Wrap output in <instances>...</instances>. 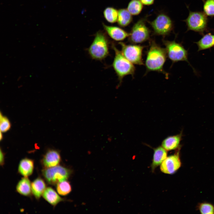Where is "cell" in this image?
Listing matches in <instances>:
<instances>
[{"instance_id":"ba28073f","label":"cell","mask_w":214,"mask_h":214,"mask_svg":"<svg viewBox=\"0 0 214 214\" xmlns=\"http://www.w3.org/2000/svg\"><path fill=\"white\" fill-rule=\"evenodd\" d=\"M119 43L121 47V52L127 59L133 64H143L142 54L144 46L127 45L121 42Z\"/></svg>"},{"instance_id":"83f0119b","label":"cell","mask_w":214,"mask_h":214,"mask_svg":"<svg viewBox=\"0 0 214 214\" xmlns=\"http://www.w3.org/2000/svg\"><path fill=\"white\" fill-rule=\"evenodd\" d=\"M4 154L1 149L0 154V164L1 166H3L4 164Z\"/></svg>"},{"instance_id":"4316f807","label":"cell","mask_w":214,"mask_h":214,"mask_svg":"<svg viewBox=\"0 0 214 214\" xmlns=\"http://www.w3.org/2000/svg\"><path fill=\"white\" fill-rule=\"evenodd\" d=\"M142 3L144 5H150L152 4L155 0H140Z\"/></svg>"},{"instance_id":"4fadbf2b","label":"cell","mask_w":214,"mask_h":214,"mask_svg":"<svg viewBox=\"0 0 214 214\" xmlns=\"http://www.w3.org/2000/svg\"><path fill=\"white\" fill-rule=\"evenodd\" d=\"M167 151L162 146H159L154 150V154L151 167L152 171L160 165L167 157Z\"/></svg>"},{"instance_id":"e0dca14e","label":"cell","mask_w":214,"mask_h":214,"mask_svg":"<svg viewBox=\"0 0 214 214\" xmlns=\"http://www.w3.org/2000/svg\"><path fill=\"white\" fill-rule=\"evenodd\" d=\"M32 192L37 199H39L45 190L46 185L44 180L40 177L35 179L31 183Z\"/></svg>"},{"instance_id":"9c48e42d","label":"cell","mask_w":214,"mask_h":214,"mask_svg":"<svg viewBox=\"0 0 214 214\" xmlns=\"http://www.w3.org/2000/svg\"><path fill=\"white\" fill-rule=\"evenodd\" d=\"M155 34L165 36L169 34L173 28V22L166 15L159 14L153 21L150 22Z\"/></svg>"},{"instance_id":"8fae6325","label":"cell","mask_w":214,"mask_h":214,"mask_svg":"<svg viewBox=\"0 0 214 214\" xmlns=\"http://www.w3.org/2000/svg\"><path fill=\"white\" fill-rule=\"evenodd\" d=\"M61 160L60 155L59 152L54 150H50L44 156L42 163L45 168H48L58 165Z\"/></svg>"},{"instance_id":"9a60e30c","label":"cell","mask_w":214,"mask_h":214,"mask_svg":"<svg viewBox=\"0 0 214 214\" xmlns=\"http://www.w3.org/2000/svg\"><path fill=\"white\" fill-rule=\"evenodd\" d=\"M34 167L33 160L28 158H25L21 160L20 162L18 171L24 177H28L32 173Z\"/></svg>"},{"instance_id":"2e32d148","label":"cell","mask_w":214,"mask_h":214,"mask_svg":"<svg viewBox=\"0 0 214 214\" xmlns=\"http://www.w3.org/2000/svg\"><path fill=\"white\" fill-rule=\"evenodd\" d=\"M42 196L48 202L54 206L64 200L51 187H48L46 188Z\"/></svg>"},{"instance_id":"8992f818","label":"cell","mask_w":214,"mask_h":214,"mask_svg":"<svg viewBox=\"0 0 214 214\" xmlns=\"http://www.w3.org/2000/svg\"><path fill=\"white\" fill-rule=\"evenodd\" d=\"M167 56L173 62L188 60V51L180 44L175 41L163 40Z\"/></svg>"},{"instance_id":"3957f363","label":"cell","mask_w":214,"mask_h":214,"mask_svg":"<svg viewBox=\"0 0 214 214\" xmlns=\"http://www.w3.org/2000/svg\"><path fill=\"white\" fill-rule=\"evenodd\" d=\"M112 46L115 52L112 67L118 77L119 83L121 84L125 76L128 75L133 76L135 68L133 64L125 57L114 44Z\"/></svg>"},{"instance_id":"603a6c76","label":"cell","mask_w":214,"mask_h":214,"mask_svg":"<svg viewBox=\"0 0 214 214\" xmlns=\"http://www.w3.org/2000/svg\"><path fill=\"white\" fill-rule=\"evenodd\" d=\"M56 188L58 194L62 196L68 194L72 191L71 185L67 180L58 182L57 184Z\"/></svg>"},{"instance_id":"5b68a950","label":"cell","mask_w":214,"mask_h":214,"mask_svg":"<svg viewBox=\"0 0 214 214\" xmlns=\"http://www.w3.org/2000/svg\"><path fill=\"white\" fill-rule=\"evenodd\" d=\"M43 175L47 182L51 185L67 180L70 176L72 171L63 166H56L45 168L42 171Z\"/></svg>"},{"instance_id":"30bf717a","label":"cell","mask_w":214,"mask_h":214,"mask_svg":"<svg viewBox=\"0 0 214 214\" xmlns=\"http://www.w3.org/2000/svg\"><path fill=\"white\" fill-rule=\"evenodd\" d=\"M181 165L178 151L174 155L167 157L160 165V170L163 173L171 174L180 168Z\"/></svg>"},{"instance_id":"484cf974","label":"cell","mask_w":214,"mask_h":214,"mask_svg":"<svg viewBox=\"0 0 214 214\" xmlns=\"http://www.w3.org/2000/svg\"><path fill=\"white\" fill-rule=\"evenodd\" d=\"M0 131L4 133L9 130L11 128V123L8 118L3 116L1 113L0 117Z\"/></svg>"},{"instance_id":"cb8c5ba5","label":"cell","mask_w":214,"mask_h":214,"mask_svg":"<svg viewBox=\"0 0 214 214\" xmlns=\"http://www.w3.org/2000/svg\"><path fill=\"white\" fill-rule=\"evenodd\" d=\"M203 10L207 16L214 17V0H203Z\"/></svg>"},{"instance_id":"7402d4cb","label":"cell","mask_w":214,"mask_h":214,"mask_svg":"<svg viewBox=\"0 0 214 214\" xmlns=\"http://www.w3.org/2000/svg\"><path fill=\"white\" fill-rule=\"evenodd\" d=\"M143 4L140 0H131L128 4L127 9L132 15H138L142 9Z\"/></svg>"},{"instance_id":"7a4b0ae2","label":"cell","mask_w":214,"mask_h":214,"mask_svg":"<svg viewBox=\"0 0 214 214\" xmlns=\"http://www.w3.org/2000/svg\"><path fill=\"white\" fill-rule=\"evenodd\" d=\"M109 42L106 35L103 32H97L93 40L88 49V53L93 59L101 61L109 54Z\"/></svg>"},{"instance_id":"ac0fdd59","label":"cell","mask_w":214,"mask_h":214,"mask_svg":"<svg viewBox=\"0 0 214 214\" xmlns=\"http://www.w3.org/2000/svg\"><path fill=\"white\" fill-rule=\"evenodd\" d=\"M31 183L27 177H24L17 184L16 188L17 191L23 196L30 195L32 192Z\"/></svg>"},{"instance_id":"f1b7e54d","label":"cell","mask_w":214,"mask_h":214,"mask_svg":"<svg viewBox=\"0 0 214 214\" xmlns=\"http://www.w3.org/2000/svg\"><path fill=\"white\" fill-rule=\"evenodd\" d=\"M0 140H1L2 139V132H1V133H0Z\"/></svg>"},{"instance_id":"277c9868","label":"cell","mask_w":214,"mask_h":214,"mask_svg":"<svg viewBox=\"0 0 214 214\" xmlns=\"http://www.w3.org/2000/svg\"><path fill=\"white\" fill-rule=\"evenodd\" d=\"M207 16L204 12L189 11L188 18L184 20L187 26V31H193L203 34L207 29Z\"/></svg>"},{"instance_id":"6da1fadb","label":"cell","mask_w":214,"mask_h":214,"mask_svg":"<svg viewBox=\"0 0 214 214\" xmlns=\"http://www.w3.org/2000/svg\"><path fill=\"white\" fill-rule=\"evenodd\" d=\"M167 57L165 49L160 47L154 41L151 40L145 61L147 71H156L167 75L163 69Z\"/></svg>"},{"instance_id":"d4e9b609","label":"cell","mask_w":214,"mask_h":214,"mask_svg":"<svg viewBox=\"0 0 214 214\" xmlns=\"http://www.w3.org/2000/svg\"><path fill=\"white\" fill-rule=\"evenodd\" d=\"M199 209L201 213L212 214L214 213V207L208 203H202L199 205Z\"/></svg>"},{"instance_id":"ffe728a7","label":"cell","mask_w":214,"mask_h":214,"mask_svg":"<svg viewBox=\"0 0 214 214\" xmlns=\"http://www.w3.org/2000/svg\"><path fill=\"white\" fill-rule=\"evenodd\" d=\"M131 15L127 9H121L119 10L117 20L118 25L122 27L128 25L132 20Z\"/></svg>"},{"instance_id":"5bb4252c","label":"cell","mask_w":214,"mask_h":214,"mask_svg":"<svg viewBox=\"0 0 214 214\" xmlns=\"http://www.w3.org/2000/svg\"><path fill=\"white\" fill-rule=\"evenodd\" d=\"M181 137V133L168 136L162 141L161 146L167 151L175 150L179 146Z\"/></svg>"},{"instance_id":"52a82bcc","label":"cell","mask_w":214,"mask_h":214,"mask_svg":"<svg viewBox=\"0 0 214 214\" xmlns=\"http://www.w3.org/2000/svg\"><path fill=\"white\" fill-rule=\"evenodd\" d=\"M150 31L145 24V19L139 20L133 26L129 33V40L132 43H142L150 38Z\"/></svg>"},{"instance_id":"44dd1931","label":"cell","mask_w":214,"mask_h":214,"mask_svg":"<svg viewBox=\"0 0 214 214\" xmlns=\"http://www.w3.org/2000/svg\"><path fill=\"white\" fill-rule=\"evenodd\" d=\"M118 14V11L113 7H107L103 11L105 19L111 23H113L117 21Z\"/></svg>"},{"instance_id":"d6986e66","label":"cell","mask_w":214,"mask_h":214,"mask_svg":"<svg viewBox=\"0 0 214 214\" xmlns=\"http://www.w3.org/2000/svg\"><path fill=\"white\" fill-rule=\"evenodd\" d=\"M195 43L198 45V51L210 48L214 45V34H206Z\"/></svg>"},{"instance_id":"7c38bea8","label":"cell","mask_w":214,"mask_h":214,"mask_svg":"<svg viewBox=\"0 0 214 214\" xmlns=\"http://www.w3.org/2000/svg\"><path fill=\"white\" fill-rule=\"evenodd\" d=\"M103 26L108 35L115 41H122L129 35V33L119 27L105 24H103Z\"/></svg>"}]
</instances>
